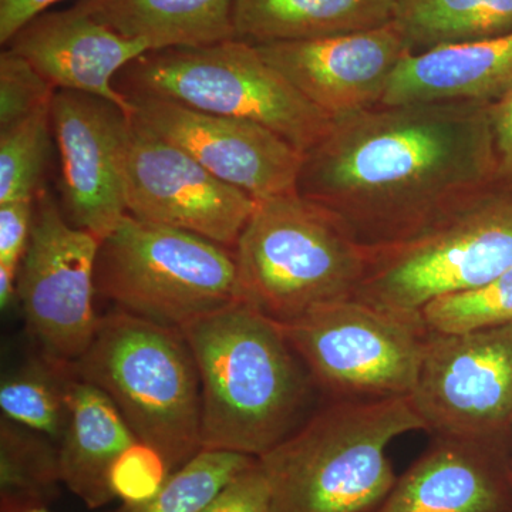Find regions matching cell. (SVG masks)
Here are the masks:
<instances>
[{
    "label": "cell",
    "instance_id": "6da1fadb",
    "mask_svg": "<svg viewBox=\"0 0 512 512\" xmlns=\"http://www.w3.org/2000/svg\"><path fill=\"white\" fill-rule=\"evenodd\" d=\"M495 170L491 104H380L333 121L303 154L296 191L375 249L491 187Z\"/></svg>",
    "mask_w": 512,
    "mask_h": 512
},
{
    "label": "cell",
    "instance_id": "7a4b0ae2",
    "mask_svg": "<svg viewBox=\"0 0 512 512\" xmlns=\"http://www.w3.org/2000/svg\"><path fill=\"white\" fill-rule=\"evenodd\" d=\"M181 330L200 375L202 450L262 457L315 410L318 387L284 329L247 303Z\"/></svg>",
    "mask_w": 512,
    "mask_h": 512
},
{
    "label": "cell",
    "instance_id": "3957f363",
    "mask_svg": "<svg viewBox=\"0 0 512 512\" xmlns=\"http://www.w3.org/2000/svg\"><path fill=\"white\" fill-rule=\"evenodd\" d=\"M419 430L409 397L326 399L258 458L272 512H375L397 480L387 447Z\"/></svg>",
    "mask_w": 512,
    "mask_h": 512
},
{
    "label": "cell",
    "instance_id": "277c9868",
    "mask_svg": "<svg viewBox=\"0 0 512 512\" xmlns=\"http://www.w3.org/2000/svg\"><path fill=\"white\" fill-rule=\"evenodd\" d=\"M73 373L110 397L171 474L202 450L200 375L183 330L114 309Z\"/></svg>",
    "mask_w": 512,
    "mask_h": 512
},
{
    "label": "cell",
    "instance_id": "5b68a950",
    "mask_svg": "<svg viewBox=\"0 0 512 512\" xmlns=\"http://www.w3.org/2000/svg\"><path fill=\"white\" fill-rule=\"evenodd\" d=\"M239 301L279 325L355 298L369 249L298 191L256 202L234 249Z\"/></svg>",
    "mask_w": 512,
    "mask_h": 512
},
{
    "label": "cell",
    "instance_id": "8992f818",
    "mask_svg": "<svg viewBox=\"0 0 512 512\" xmlns=\"http://www.w3.org/2000/svg\"><path fill=\"white\" fill-rule=\"evenodd\" d=\"M117 79L124 96L160 97L205 113L252 121L303 154L328 134L333 123L245 40L148 52L128 64Z\"/></svg>",
    "mask_w": 512,
    "mask_h": 512
},
{
    "label": "cell",
    "instance_id": "52a82bcc",
    "mask_svg": "<svg viewBox=\"0 0 512 512\" xmlns=\"http://www.w3.org/2000/svg\"><path fill=\"white\" fill-rule=\"evenodd\" d=\"M94 284L119 311L177 329L239 301L234 249L128 214L100 241Z\"/></svg>",
    "mask_w": 512,
    "mask_h": 512
},
{
    "label": "cell",
    "instance_id": "ba28073f",
    "mask_svg": "<svg viewBox=\"0 0 512 512\" xmlns=\"http://www.w3.org/2000/svg\"><path fill=\"white\" fill-rule=\"evenodd\" d=\"M512 268V192L497 184L461 201L412 237L369 249L355 298L421 312L440 298L487 284Z\"/></svg>",
    "mask_w": 512,
    "mask_h": 512
},
{
    "label": "cell",
    "instance_id": "9c48e42d",
    "mask_svg": "<svg viewBox=\"0 0 512 512\" xmlns=\"http://www.w3.org/2000/svg\"><path fill=\"white\" fill-rule=\"evenodd\" d=\"M281 326L328 399L409 397L431 333L421 312L356 298L326 303Z\"/></svg>",
    "mask_w": 512,
    "mask_h": 512
},
{
    "label": "cell",
    "instance_id": "30bf717a",
    "mask_svg": "<svg viewBox=\"0 0 512 512\" xmlns=\"http://www.w3.org/2000/svg\"><path fill=\"white\" fill-rule=\"evenodd\" d=\"M99 247L92 232L67 221L49 191H39L16 298L37 355L69 369L92 345L99 325L93 305Z\"/></svg>",
    "mask_w": 512,
    "mask_h": 512
},
{
    "label": "cell",
    "instance_id": "8fae6325",
    "mask_svg": "<svg viewBox=\"0 0 512 512\" xmlns=\"http://www.w3.org/2000/svg\"><path fill=\"white\" fill-rule=\"evenodd\" d=\"M409 399L431 434L510 436L512 325L431 332Z\"/></svg>",
    "mask_w": 512,
    "mask_h": 512
},
{
    "label": "cell",
    "instance_id": "7c38bea8",
    "mask_svg": "<svg viewBox=\"0 0 512 512\" xmlns=\"http://www.w3.org/2000/svg\"><path fill=\"white\" fill-rule=\"evenodd\" d=\"M127 214L235 249L256 201L131 114L124 151Z\"/></svg>",
    "mask_w": 512,
    "mask_h": 512
},
{
    "label": "cell",
    "instance_id": "4fadbf2b",
    "mask_svg": "<svg viewBox=\"0 0 512 512\" xmlns=\"http://www.w3.org/2000/svg\"><path fill=\"white\" fill-rule=\"evenodd\" d=\"M126 97L131 114L144 126L256 201L296 191L303 153L269 128L160 97Z\"/></svg>",
    "mask_w": 512,
    "mask_h": 512
},
{
    "label": "cell",
    "instance_id": "5bb4252c",
    "mask_svg": "<svg viewBox=\"0 0 512 512\" xmlns=\"http://www.w3.org/2000/svg\"><path fill=\"white\" fill-rule=\"evenodd\" d=\"M130 116L109 100L73 90H56L50 104L60 207L70 224L100 241L127 215L123 164Z\"/></svg>",
    "mask_w": 512,
    "mask_h": 512
},
{
    "label": "cell",
    "instance_id": "9a60e30c",
    "mask_svg": "<svg viewBox=\"0 0 512 512\" xmlns=\"http://www.w3.org/2000/svg\"><path fill=\"white\" fill-rule=\"evenodd\" d=\"M255 46L332 121L380 106L394 70L413 53L393 22L345 35Z\"/></svg>",
    "mask_w": 512,
    "mask_h": 512
},
{
    "label": "cell",
    "instance_id": "2e32d148",
    "mask_svg": "<svg viewBox=\"0 0 512 512\" xmlns=\"http://www.w3.org/2000/svg\"><path fill=\"white\" fill-rule=\"evenodd\" d=\"M375 512H512V434H433Z\"/></svg>",
    "mask_w": 512,
    "mask_h": 512
},
{
    "label": "cell",
    "instance_id": "e0dca14e",
    "mask_svg": "<svg viewBox=\"0 0 512 512\" xmlns=\"http://www.w3.org/2000/svg\"><path fill=\"white\" fill-rule=\"evenodd\" d=\"M9 49L25 57L56 90H73L109 100L131 114L116 79L150 52L140 40L126 39L73 6L45 12L20 29Z\"/></svg>",
    "mask_w": 512,
    "mask_h": 512
},
{
    "label": "cell",
    "instance_id": "ac0fdd59",
    "mask_svg": "<svg viewBox=\"0 0 512 512\" xmlns=\"http://www.w3.org/2000/svg\"><path fill=\"white\" fill-rule=\"evenodd\" d=\"M512 92V32L409 53L396 67L382 104H494Z\"/></svg>",
    "mask_w": 512,
    "mask_h": 512
},
{
    "label": "cell",
    "instance_id": "d6986e66",
    "mask_svg": "<svg viewBox=\"0 0 512 512\" xmlns=\"http://www.w3.org/2000/svg\"><path fill=\"white\" fill-rule=\"evenodd\" d=\"M70 416L59 443L62 483L96 510L116 498L114 466L140 443L116 404L99 387L74 376L69 386Z\"/></svg>",
    "mask_w": 512,
    "mask_h": 512
},
{
    "label": "cell",
    "instance_id": "ffe728a7",
    "mask_svg": "<svg viewBox=\"0 0 512 512\" xmlns=\"http://www.w3.org/2000/svg\"><path fill=\"white\" fill-rule=\"evenodd\" d=\"M74 6L150 52L237 39L235 0H79Z\"/></svg>",
    "mask_w": 512,
    "mask_h": 512
},
{
    "label": "cell",
    "instance_id": "44dd1931",
    "mask_svg": "<svg viewBox=\"0 0 512 512\" xmlns=\"http://www.w3.org/2000/svg\"><path fill=\"white\" fill-rule=\"evenodd\" d=\"M237 39L296 42L375 29L392 22L390 0H235Z\"/></svg>",
    "mask_w": 512,
    "mask_h": 512
},
{
    "label": "cell",
    "instance_id": "7402d4cb",
    "mask_svg": "<svg viewBox=\"0 0 512 512\" xmlns=\"http://www.w3.org/2000/svg\"><path fill=\"white\" fill-rule=\"evenodd\" d=\"M413 53L512 32V0H390Z\"/></svg>",
    "mask_w": 512,
    "mask_h": 512
},
{
    "label": "cell",
    "instance_id": "603a6c76",
    "mask_svg": "<svg viewBox=\"0 0 512 512\" xmlns=\"http://www.w3.org/2000/svg\"><path fill=\"white\" fill-rule=\"evenodd\" d=\"M59 446L3 416L0 421V511L47 508L59 494Z\"/></svg>",
    "mask_w": 512,
    "mask_h": 512
},
{
    "label": "cell",
    "instance_id": "cb8c5ba5",
    "mask_svg": "<svg viewBox=\"0 0 512 512\" xmlns=\"http://www.w3.org/2000/svg\"><path fill=\"white\" fill-rule=\"evenodd\" d=\"M73 369L37 355L5 377L0 386L3 416L45 434L59 446L69 421Z\"/></svg>",
    "mask_w": 512,
    "mask_h": 512
},
{
    "label": "cell",
    "instance_id": "d4e9b609",
    "mask_svg": "<svg viewBox=\"0 0 512 512\" xmlns=\"http://www.w3.org/2000/svg\"><path fill=\"white\" fill-rule=\"evenodd\" d=\"M258 458L222 450H201L174 471L153 497L111 512H202L235 477Z\"/></svg>",
    "mask_w": 512,
    "mask_h": 512
},
{
    "label": "cell",
    "instance_id": "484cf974",
    "mask_svg": "<svg viewBox=\"0 0 512 512\" xmlns=\"http://www.w3.org/2000/svg\"><path fill=\"white\" fill-rule=\"evenodd\" d=\"M50 106L0 130V204L35 200L52 150Z\"/></svg>",
    "mask_w": 512,
    "mask_h": 512
},
{
    "label": "cell",
    "instance_id": "4316f807",
    "mask_svg": "<svg viewBox=\"0 0 512 512\" xmlns=\"http://www.w3.org/2000/svg\"><path fill=\"white\" fill-rule=\"evenodd\" d=\"M421 316L431 332L443 335L512 325V268L477 288L434 299Z\"/></svg>",
    "mask_w": 512,
    "mask_h": 512
},
{
    "label": "cell",
    "instance_id": "83f0119b",
    "mask_svg": "<svg viewBox=\"0 0 512 512\" xmlns=\"http://www.w3.org/2000/svg\"><path fill=\"white\" fill-rule=\"evenodd\" d=\"M55 93V86L25 57L12 49L0 55V130L49 107Z\"/></svg>",
    "mask_w": 512,
    "mask_h": 512
},
{
    "label": "cell",
    "instance_id": "f1b7e54d",
    "mask_svg": "<svg viewBox=\"0 0 512 512\" xmlns=\"http://www.w3.org/2000/svg\"><path fill=\"white\" fill-rule=\"evenodd\" d=\"M170 474L160 454L137 443L114 466L111 487L123 504L141 503L153 497Z\"/></svg>",
    "mask_w": 512,
    "mask_h": 512
},
{
    "label": "cell",
    "instance_id": "f546056e",
    "mask_svg": "<svg viewBox=\"0 0 512 512\" xmlns=\"http://www.w3.org/2000/svg\"><path fill=\"white\" fill-rule=\"evenodd\" d=\"M202 512H272L271 493L259 460L222 488Z\"/></svg>",
    "mask_w": 512,
    "mask_h": 512
},
{
    "label": "cell",
    "instance_id": "4dcf8cb0",
    "mask_svg": "<svg viewBox=\"0 0 512 512\" xmlns=\"http://www.w3.org/2000/svg\"><path fill=\"white\" fill-rule=\"evenodd\" d=\"M33 211L35 200L0 204V266L18 271L28 247Z\"/></svg>",
    "mask_w": 512,
    "mask_h": 512
},
{
    "label": "cell",
    "instance_id": "1f68e13d",
    "mask_svg": "<svg viewBox=\"0 0 512 512\" xmlns=\"http://www.w3.org/2000/svg\"><path fill=\"white\" fill-rule=\"evenodd\" d=\"M495 150V184L512 192V92L491 104Z\"/></svg>",
    "mask_w": 512,
    "mask_h": 512
},
{
    "label": "cell",
    "instance_id": "d6a6232c",
    "mask_svg": "<svg viewBox=\"0 0 512 512\" xmlns=\"http://www.w3.org/2000/svg\"><path fill=\"white\" fill-rule=\"evenodd\" d=\"M57 2L60 0H0V43L8 45L20 29Z\"/></svg>",
    "mask_w": 512,
    "mask_h": 512
},
{
    "label": "cell",
    "instance_id": "836d02e7",
    "mask_svg": "<svg viewBox=\"0 0 512 512\" xmlns=\"http://www.w3.org/2000/svg\"><path fill=\"white\" fill-rule=\"evenodd\" d=\"M16 281H18V271L0 266V305H2V309H8L10 303L16 298Z\"/></svg>",
    "mask_w": 512,
    "mask_h": 512
},
{
    "label": "cell",
    "instance_id": "e575fe53",
    "mask_svg": "<svg viewBox=\"0 0 512 512\" xmlns=\"http://www.w3.org/2000/svg\"><path fill=\"white\" fill-rule=\"evenodd\" d=\"M29 512H49V511H47V508H36V510H32Z\"/></svg>",
    "mask_w": 512,
    "mask_h": 512
}]
</instances>
